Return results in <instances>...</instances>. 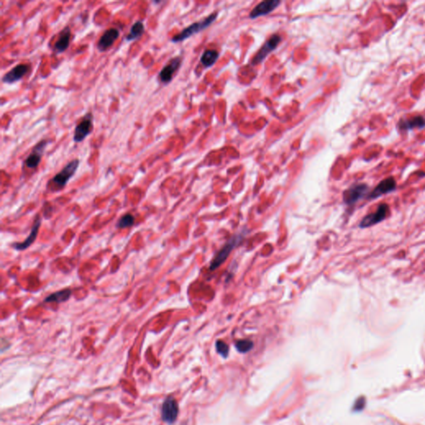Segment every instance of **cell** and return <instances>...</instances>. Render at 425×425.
<instances>
[{
	"instance_id": "obj_6",
	"label": "cell",
	"mask_w": 425,
	"mask_h": 425,
	"mask_svg": "<svg viewBox=\"0 0 425 425\" xmlns=\"http://www.w3.org/2000/svg\"><path fill=\"white\" fill-rule=\"evenodd\" d=\"M281 41H282V38L280 35L273 34L272 36H271L270 39L266 41V43L260 48V50L258 51V53L253 58L252 63L258 64L263 62V60L268 57L269 53H272V51H274L277 48L278 44L281 43Z\"/></svg>"
},
{
	"instance_id": "obj_17",
	"label": "cell",
	"mask_w": 425,
	"mask_h": 425,
	"mask_svg": "<svg viewBox=\"0 0 425 425\" xmlns=\"http://www.w3.org/2000/svg\"><path fill=\"white\" fill-rule=\"evenodd\" d=\"M71 36L72 33L69 27H65L64 29L60 32L59 38L53 46V51L56 53H62L67 50V48L69 47Z\"/></svg>"
},
{
	"instance_id": "obj_21",
	"label": "cell",
	"mask_w": 425,
	"mask_h": 425,
	"mask_svg": "<svg viewBox=\"0 0 425 425\" xmlns=\"http://www.w3.org/2000/svg\"><path fill=\"white\" fill-rule=\"evenodd\" d=\"M134 216L131 214H127L120 219L119 221L117 223V228L122 230V229H126V228L132 227V225H134Z\"/></svg>"
},
{
	"instance_id": "obj_24",
	"label": "cell",
	"mask_w": 425,
	"mask_h": 425,
	"mask_svg": "<svg viewBox=\"0 0 425 425\" xmlns=\"http://www.w3.org/2000/svg\"><path fill=\"white\" fill-rule=\"evenodd\" d=\"M364 406H365V399L361 398V399H357V401L356 402V404L354 406V410H361L364 408Z\"/></svg>"
},
{
	"instance_id": "obj_19",
	"label": "cell",
	"mask_w": 425,
	"mask_h": 425,
	"mask_svg": "<svg viewBox=\"0 0 425 425\" xmlns=\"http://www.w3.org/2000/svg\"><path fill=\"white\" fill-rule=\"evenodd\" d=\"M145 32V27H144L143 23L141 21H137L132 25V29L130 30V33L128 34L126 39L127 41H133L139 39L142 36V34Z\"/></svg>"
},
{
	"instance_id": "obj_5",
	"label": "cell",
	"mask_w": 425,
	"mask_h": 425,
	"mask_svg": "<svg viewBox=\"0 0 425 425\" xmlns=\"http://www.w3.org/2000/svg\"><path fill=\"white\" fill-rule=\"evenodd\" d=\"M397 188L396 180L394 177H388L386 179H383L368 194L367 198L370 200H374L376 198H380L382 195L387 193L394 192Z\"/></svg>"
},
{
	"instance_id": "obj_14",
	"label": "cell",
	"mask_w": 425,
	"mask_h": 425,
	"mask_svg": "<svg viewBox=\"0 0 425 425\" xmlns=\"http://www.w3.org/2000/svg\"><path fill=\"white\" fill-rule=\"evenodd\" d=\"M120 36L119 30L115 28L108 29L103 34L98 41L97 48L100 52H105L108 48L112 47L113 43H115Z\"/></svg>"
},
{
	"instance_id": "obj_18",
	"label": "cell",
	"mask_w": 425,
	"mask_h": 425,
	"mask_svg": "<svg viewBox=\"0 0 425 425\" xmlns=\"http://www.w3.org/2000/svg\"><path fill=\"white\" fill-rule=\"evenodd\" d=\"M71 295H72L71 290H62V291H57V292L51 294L47 298H45L44 301L45 302H57V303L64 302L71 297Z\"/></svg>"
},
{
	"instance_id": "obj_7",
	"label": "cell",
	"mask_w": 425,
	"mask_h": 425,
	"mask_svg": "<svg viewBox=\"0 0 425 425\" xmlns=\"http://www.w3.org/2000/svg\"><path fill=\"white\" fill-rule=\"evenodd\" d=\"M79 160H72L60 171L58 174L53 177V182L54 184H58V186L64 187L69 181V179L74 175L79 166Z\"/></svg>"
},
{
	"instance_id": "obj_2",
	"label": "cell",
	"mask_w": 425,
	"mask_h": 425,
	"mask_svg": "<svg viewBox=\"0 0 425 425\" xmlns=\"http://www.w3.org/2000/svg\"><path fill=\"white\" fill-rule=\"evenodd\" d=\"M389 215H390V208H389V204L385 203H380L375 212L366 215L361 220L359 227L361 229H368V228L373 227V226L380 224L384 220L388 219Z\"/></svg>"
},
{
	"instance_id": "obj_3",
	"label": "cell",
	"mask_w": 425,
	"mask_h": 425,
	"mask_svg": "<svg viewBox=\"0 0 425 425\" xmlns=\"http://www.w3.org/2000/svg\"><path fill=\"white\" fill-rule=\"evenodd\" d=\"M370 188L365 183H358L351 185L343 192V202L348 206H353L362 198L368 196Z\"/></svg>"
},
{
	"instance_id": "obj_13",
	"label": "cell",
	"mask_w": 425,
	"mask_h": 425,
	"mask_svg": "<svg viewBox=\"0 0 425 425\" xmlns=\"http://www.w3.org/2000/svg\"><path fill=\"white\" fill-rule=\"evenodd\" d=\"M397 127L399 131L423 129L425 127V117L422 115H418L408 118V119H401L398 122Z\"/></svg>"
},
{
	"instance_id": "obj_4",
	"label": "cell",
	"mask_w": 425,
	"mask_h": 425,
	"mask_svg": "<svg viewBox=\"0 0 425 425\" xmlns=\"http://www.w3.org/2000/svg\"><path fill=\"white\" fill-rule=\"evenodd\" d=\"M242 239L243 237L241 235H234L226 243L225 246L223 247V249L220 252H218L215 258L212 259L209 267L211 271L217 269L222 265L223 263H225L226 259L229 258L230 253H232L234 248H236L239 244H241Z\"/></svg>"
},
{
	"instance_id": "obj_22",
	"label": "cell",
	"mask_w": 425,
	"mask_h": 425,
	"mask_svg": "<svg viewBox=\"0 0 425 425\" xmlns=\"http://www.w3.org/2000/svg\"><path fill=\"white\" fill-rule=\"evenodd\" d=\"M235 347L241 353H247L253 348V342L250 340H239L236 342Z\"/></svg>"
},
{
	"instance_id": "obj_20",
	"label": "cell",
	"mask_w": 425,
	"mask_h": 425,
	"mask_svg": "<svg viewBox=\"0 0 425 425\" xmlns=\"http://www.w3.org/2000/svg\"><path fill=\"white\" fill-rule=\"evenodd\" d=\"M219 56H220V54L217 51L214 50V49H208L203 53L200 61L204 67H211L216 62L218 58H219Z\"/></svg>"
},
{
	"instance_id": "obj_16",
	"label": "cell",
	"mask_w": 425,
	"mask_h": 425,
	"mask_svg": "<svg viewBox=\"0 0 425 425\" xmlns=\"http://www.w3.org/2000/svg\"><path fill=\"white\" fill-rule=\"evenodd\" d=\"M40 225L41 219L39 216H38L34 220V226L32 228L31 233L29 234V237L24 242L14 244V248L17 250H21L22 251V250H25V249L31 246L32 244H34V241L36 240Z\"/></svg>"
},
{
	"instance_id": "obj_12",
	"label": "cell",
	"mask_w": 425,
	"mask_h": 425,
	"mask_svg": "<svg viewBox=\"0 0 425 425\" xmlns=\"http://www.w3.org/2000/svg\"><path fill=\"white\" fill-rule=\"evenodd\" d=\"M281 5V1L279 0H266L260 4H258L250 13V18L256 19V18L264 16L272 12L278 5Z\"/></svg>"
},
{
	"instance_id": "obj_1",
	"label": "cell",
	"mask_w": 425,
	"mask_h": 425,
	"mask_svg": "<svg viewBox=\"0 0 425 425\" xmlns=\"http://www.w3.org/2000/svg\"><path fill=\"white\" fill-rule=\"evenodd\" d=\"M217 16V13H214L212 15L205 18L204 20H201V21L197 22V23H194V24L189 25L188 28L184 29L181 33H179V34H177L175 36L173 37L171 41H172L173 43H179V42L185 40V39H188L189 37L193 36V34H198V33L202 31L203 29H205L206 28L210 26L211 24L216 20Z\"/></svg>"
},
{
	"instance_id": "obj_23",
	"label": "cell",
	"mask_w": 425,
	"mask_h": 425,
	"mask_svg": "<svg viewBox=\"0 0 425 425\" xmlns=\"http://www.w3.org/2000/svg\"><path fill=\"white\" fill-rule=\"evenodd\" d=\"M216 350H217L218 353L221 355L223 357L227 358L228 356H229V352H230V348L225 342L218 341L216 342Z\"/></svg>"
},
{
	"instance_id": "obj_10",
	"label": "cell",
	"mask_w": 425,
	"mask_h": 425,
	"mask_svg": "<svg viewBox=\"0 0 425 425\" xmlns=\"http://www.w3.org/2000/svg\"><path fill=\"white\" fill-rule=\"evenodd\" d=\"M47 145H48V141L43 140V141H39V143L34 146L31 153L25 160V165L27 167L30 169H35L38 167L44 154Z\"/></svg>"
},
{
	"instance_id": "obj_11",
	"label": "cell",
	"mask_w": 425,
	"mask_h": 425,
	"mask_svg": "<svg viewBox=\"0 0 425 425\" xmlns=\"http://www.w3.org/2000/svg\"><path fill=\"white\" fill-rule=\"evenodd\" d=\"M181 62V58H179V57L173 58L160 71V74H159V78H160V81H162L163 83H169V82L171 81L173 77H174V73L177 72V70L179 69V67H180Z\"/></svg>"
},
{
	"instance_id": "obj_8",
	"label": "cell",
	"mask_w": 425,
	"mask_h": 425,
	"mask_svg": "<svg viewBox=\"0 0 425 425\" xmlns=\"http://www.w3.org/2000/svg\"><path fill=\"white\" fill-rule=\"evenodd\" d=\"M179 414V405L176 400L169 397L165 399L163 403L162 410H161V417L165 423L171 424L176 420L177 417Z\"/></svg>"
},
{
	"instance_id": "obj_9",
	"label": "cell",
	"mask_w": 425,
	"mask_h": 425,
	"mask_svg": "<svg viewBox=\"0 0 425 425\" xmlns=\"http://www.w3.org/2000/svg\"><path fill=\"white\" fill-rule=\"evenodd\" d=\"M92 128V115L91 113H88L83 117V119L81 120V122L75 128L73 141L77 143L84 141V139L90 135Z\"/></svg>"
},
{
	"instance_id": "obj_15",
	"label": "cell",
	"mask_w": 425,
	"mask_h": 425,
	"mask_svg": "<svg viewBox=\"0 0 425 425\" xmlns=\"http://www.w3.org/2000/svg\"><path fill=\"white\" fill-rule=\"evenodd\" d=\"M30 67L29 65L19 64L14 67L12 70L3 77V81L5 83L12 84L16 81H20L25 75L29 72Z\"/></svg>"
}]
</instances>
